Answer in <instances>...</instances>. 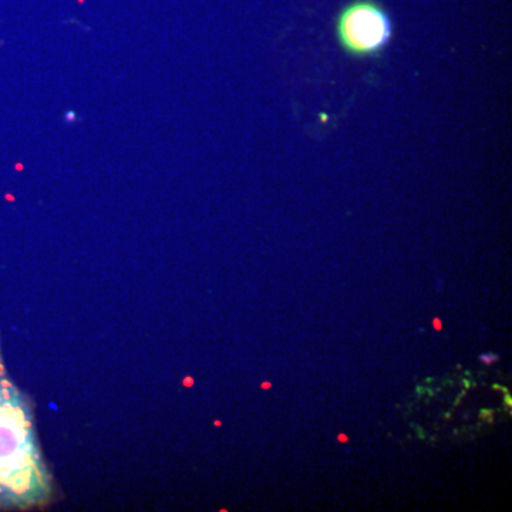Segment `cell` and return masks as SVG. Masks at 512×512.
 Segmentation results:
<instances>
[{"mask_svg":"<svg viewBox=\"0 0 512 512\" xmlns=\"http://www.w3.org/2000/svg\"><path fill=\"white\" fill-rule=\"evenodd\" d=\"M494 410H491V409H483V410H480V419L481 420H487L490 421H493L494 419Z\"/></svg>","mask_w":512,"mask_h":512,"instance_id":"cell-3","label":"cell"},{"mask_svg":"<svg viewBox=\"0 0 512 512\" xmlns=\"http://www.w3.org/2000/svg\"><path fill=\"white\" fill-rule=\"evenodd\" d=\"M464 396H466V390H463V392H461L460 396L457 397L456 399V402H454V406H458V404H460L461 400L464 399Z\"/></svg>","mask_w":512,"mask_h":512,"instance_id":"cell-8","label":"cell"},{"mask_svg":"<svg viewBox=\"0 0 512 512\" xmlns=\"http://www.w3.org/2000/svg\"><path fill=\"white\" fill-rule=\"evenodd\" d=\"M414 429H416L417 433H419V436H420L421 440L426 439V434H424V431L421 430L419 426L414 427Z\"/></svg>","mask_w":512,"mask_h":512,"instance_id":"cell-9","label":"cell"},{"mask_svg":"<svg viewBox=\"0 0 512 512\" xmlns=\"http://www.w3.org/2000/svg\"><path fill=\"white\" fill-rule=\"evenodd\" d=\"M53 480L40 450L32 407L10 380L0 355V508L49 504Z\"/></svg>","mask_w":512,"mask_h":512,"instance_id":"cell-1","label":"cell"},{"mask_svg":"<svg viewBox=\"0 0 512 512\" xmlns=\"http://www.w3.org/2000/svg\"><path fill=\"white\" fill-rule=\"evenodd\" d=\"M463 386L466 387V389H471V387H476V383L471 382V380H463Z\"/></svg>","mask_w":512,"mask_h":512,"instance_id":"cell-6","label":"cell"},{"mask_svg":"<svg viewBox=\"0 0 512 512\" xmlns=\"http://www.w3.org/2000/svg\"><path fill=\"white\" fill-rule=\"evenodd\" d=\"M416 392H417V394H419V396H423V394H426V392H427V387L417 386Z\"/></svg>","mask_w":512,"mask_h":512,"instance_id":"cell-7","label":"cell"},{"mask_svg":"<svg viewBox=\"0 0 512 512\" xmlns=\"http://www.w3.org/2000/svg\"><path fill=\"white\" fill-rule=\"evenodd\" d=\"M504 402H505V406L508 407V409H511L512 407V400H511V394L510 392L508 393H504Z\"/></svg>","mask_w":512,"mask_h":512,"instance_id":"cell-5","label":"cell"},{"mask_svg":"<svg viewBox=\"0 0 512 512\" xmlns=\"http://www.w3.org/2000/svg\"><path fill=\"white\" fill-rule=\"evenodd\" d=\"M336 37L340 49L350 57H379L392 42V18L375 0H355L340 10Z\"/></svg>","mask_w":512,"mask_h":512,"instance_id":"cell-2","label":"cell"},{"mask_svg":"<svg viewBox=\"0 0 512 512\" xmlns=\"http://www.w3.org/2000/svg\"><path fill=\"white\" fill-rule=\"evenodd\" d=\"M481 362L487 363V365H493V363L497 362V355H483L480 357Z\"/></svg>","mask_w":512,"mask_h":512,"instance_id":"cell-4","label":"cell"}]
</instances>
